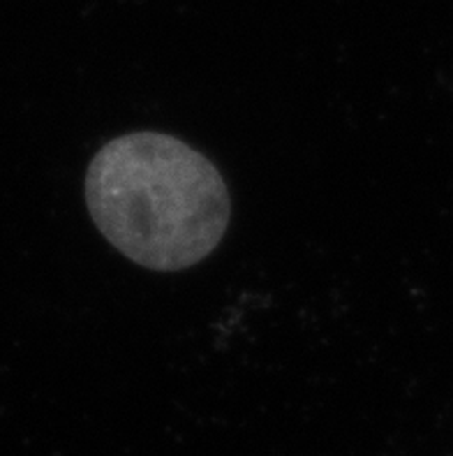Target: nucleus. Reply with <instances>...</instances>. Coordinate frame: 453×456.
I'll return each mask as SVG.
<instances>
[{"label":"nucleus","mask_w":453,"mask_h":456,"mask_svg":"<svg viewBox=\"0 0 453 456\" xmlns=\"http://www.w3.org/2000/svg\"><path fill=\"white\" fill-rule=\"evenodd\" d=\"M86 204L111 246L153 272H181L208 257L231 211L215 165L162 133L104 144L88 167Z\"/></svg>","instance_id":"1"}]
</instances>
